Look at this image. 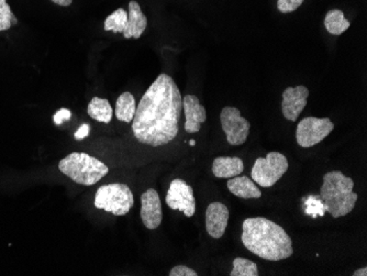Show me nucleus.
<instances>
[{
  "label": "nucleus",
  "mask_w": 367,
  "mask_h": 276,
  "mask_svg": "<svg viewBox=\"0 0 367 276\" xmlns=\"http://www.w3.org/2000/svg\"><path fill=\"white\" fill-rule=\"evenodd\" d=\"M166 204L173 211H179L185 216H194L196 211V200L192 186L181 179L172 181L168 194H166Z\"/></svg>",
  "instance_id": "9"
},
{
  "label": "nucleus",
  "mask_w": 367,
  "mask_h": 276,
  "mask_svg": "<svg viewBox=\"0 0 367 276\" xmlns=\"http://www.w3.org/2000/svg\"><path fill=\"white\" fill-rule=\"evenodd\" d=\"M288 168L286 156L273 151L268 153L266 158L256 159L251 171V177L260 186L270 187L282 179Z\"/></svg>",
  "instance_id": "6"
},
{
  "label": "nucleus",
  "mask_w": 367,
  "mask_h": 276,
  "mask_svg": "<svg viewBox=\"0 0 367 276\" xmlns=\"http://www.w3.org/2000/svg\"><path fill=\"white\" fill-rule=\"evenodd\" d=\"M242 242L250 252L268 261H282L294 253L291 237L279 225L264 217L247 218L242 225Z\"/></svg>",
  "instance_id": "2"
},
{
  "label": "nucleus",
  "mask_w": 367,
  "mask_h": 276,
  "mask_svg": "<svg viewBox=\"0 0 367 276\" xmlns=\"http://www.w3.org/2000/svg\"><path fill=\"white\" fill-rule=\"evenodd\" d=\"M137 111L136 99L131 92H124L119 96L115 104V117L122 122L130 124L133 120L134 115Z\"/></svg>",
  "instance_id": "18"
},
{
  "label": "nucleus",
  "mask_w": 367,
  "mask_h": 276,
  "mask_svg": "<svg viewBox=\"0 0 367 276\" xmlns=\"http://www.w3.org/2000/svg\"><path fill=\"white\" fill-rule=\"evenodd\" d=\"M231 276H257L259 270L257 266L252 261L244 258H236L234 260V268Z\"/></svg>",
  "instance_id": "21"
},
{
  "label": "nucleus",
  "mask_w": 367,
  "mask_h": 276,
  "mask_svg": "<svg viewBox=\"0 0 367 276\" xmlns=\"http://www.w3.org/2000/svg\"><path fill=\"white\" fill-rule=\"evenodd\" d=\"M51 1L56 3V5L62 6V7H67V6L71 5L73 0H51Z\"/></svg>",
  "instance_id": "27"
},
{
  "label": "nucleus",
  "mask_w": 367,
  "mask_h": 276,
  "mask_svg": "<svg viewBox=\"0 0 367 276\" xmlns=\"http://www.w3.org/2000/svg\"><path fill=\"white\" fill-rule=\"evenodd\" d=\"M60 171L77 184L92 186L109 173V168L84 152H73L58 163Z\"/></svg>",
  "instance_id": "4"
},
{
  "label": "nucleus",
  "mask_w": 367,
  "mask_h": 276,
  "mask_svg": "<svg viewBox=\"0 0 367 276\" xmlns=\"http://www.w3.org/2000/svg\"><path fill=\"white\" fill-rule=\"evenodd\" d=\"M141 219L149 230H155L162 224V204L158 193L153 188L141 195Z\"/></svg>",
  "instance_id": "11"
},
{
  "label": "nucleus",
  "mask_w": 367,
  "mask_h": 276,
  "mask_svg": "<svg viewBox=\"0 0 367 276\" xmlns=\"http://www.w3.org/2000/svg\"><path fill=\"white\" fill-rule=\"evenodd\" d=\"M90 126L88 124H84L83 126L79 127V129L77 130L76 133L74 136L75 140L77 141H81V140H84L85 138L90 136Z\"/></svg>",
  "instance_id": "26"
},
{
  "label": "nucleus",
  "mask_w": 367,
  "mask_h": 276,
  "mask_svg": "<svg viewBox=\"0 0 367 276\" xmlns=\"http://www.w3.org/2000/svg\"><path fill=\"white\" fill-rule=\"evenodd\" d=\"M353 179L345 177L342 172H329L323 177L320 197L325 204V211L333 218L346 216L354 209L359 196L353 192Z\"/></svg>",
  "instance_id": "3"
},
{
  "label": "nucleus",
  "mask_w": 367,
  "mask_h": 276,
  "mask_svg": "<svg viewBox=\"0 0 367 276\" xmlns=\"http://www.w3.org/2000/svg\"><path fill=\"white\" fill-rule=\"evenodd\" d=\"M72 117L71 111L66 108L60 109V111H56V115L53 117V121L56 126H60V124H63L65 121L70 120Z\"/></svg>",
  "instance_id": "25"
},
{
  "label": "nucleus",
  "mask_w": 367,
  "mask_h": 276,
  "mask_svg": "<svg viewBox=\"0 0 367 276\" xmlns=\"http://www.w3.org/2000/svg\"><path fill=\"white\" fill-rule=\"evenodd\" d=\"M196 145V141H195V140H192V141H190V145Z\"/></svg>",
  "instance_id": "29"
},
{
  "label": "nucleus",
  "mask_w": 367,
  "mask_h": 276,
  "mask_svg": "<svg viewBox=\"0 0 367 276\" xmlns=\"http://www.w3.org/2000/svg\"><path fill=\"white\" fill-rule=\"evenodd\" d=\"M350 22L344 17L343 11L339 9H333L325 15V26L327 31L333 35H341L342 33L349 29Z\"/></svg>",
  "instance_id": "19"
},
{
  "label": "nucleus",
  "mask_w": 367,
  "mask_h": 276,
  "mask_svg": "<svg viewBox=\"0 0 367 276\" xmlns=\"http://www.w3.org/2000/svg\"><path fill=\"white\" fill-rule=\"evenodd\" d=\"M229 213L228 207L223 204L211 203L206 211V229L208 234L213 239H220L228 226Z\"/></svg>",
  "instance_id": "12"
},
{
  "label": "nucleus",
  "mask_w": 367,
  "mask_h": 276,
  "mask_svg": "<svg viewBox=\"0 0 367 276\" xmlns=\"http://www.w3.org/2000/svg\"><path fill=\"white\" fill-rule=\"evenodd\" d=\"M353 276H367V268H359L354 273L352 274Z\"/></svg>",
  "instance_id": "28"
},
{
  "label": "nucleus",
  "mask_w": 367,
  "mask_h": 276,
  "mask_svg": "<svg viewBox=\"0 0 367 276\" xmlns=\"http://www.w3.org/2000/svg\"><path fill=\"white\" fill-rule=\"evenodd\" d=\"M220 121L229 145L238 147L247 141L251 124L241 116L239 109L236 107H225L220 113Z\"/></svg>",
  "instance_id": "8"
},
{
  "label": "nucleus",
  "mask_w": 367,
  "mask_h": 276,
  "mask_svg": "<svg viewBox=\"0 0 367 276\" xmlns=\"http://www.w3.org/2000/svg\"><path fill=\"white\" fill-rule=\"evenodd\" d=\"M309 90L307 87L298 85L296 87H288L283 92L282 111L287 120L296 121L299 115L307 106Z\"/></svg>",
  "instance_id": "10"
},
{
  "label": "nucleus",
  "mask_w": 367,
  "mask_h": 276,
  "mask_svg": "<svg viewBox=\"0 0 367 276\" xmlns=\"http://www.w3.org/2000/svg\"><path fill=\"white\" fill-rule=\"evenodd\" d=\"M243 161L238 156H219L213 164V173L218 179H232L243 172Z\"/></svg>",
  "instance_id": "15"
},
{
  "label": "nucleus",
  "mask_w": 367,
  "mask_h": 276,
  "mask_svg": "<svg viewBox=\"0 0 367 276\" xmlns=\"http://www.w3.org/2000/svg\"><path fill=\"white\" fill-rule=\"evenodd\" d=\"M127 24H128V13L124 9L119 8L106 18L104 29L115 33H124Z\"/></svg>",
  "instance_id": "20"
},
{
  "label": "nucleus",
  "mask_w": 367,
  "mask_h": 276,
  "mask_svg": "<svg viewBox=\"0 0 367 276\" xmlns=\"http://www.w3.org/2000/svg\"><path fill=\"white\" fill-rule=\"evenodd\" d=\"M87 113L90 118L98 122L109 124L113 119V107L107 99L94 97L87 107Z\"/></svg>",
  "instance_id": "17"
},
{
  "label": "nucleus",
  "mask_w": 367,
  "mask_h": 276,
  "mask_svg": "<svg viewBox=\"0 0 367 276\" xmlns=\"http://www.w3.org/2000/svg\"><path fill=\"white\" fill-rule=\"evenodd\" d=\"M128 24L124 32V39H139L147 26V18L139 3L131 0L128 6Z\"/></svg>",
  "instance_id": "14"
},
{
  "label": "nucleus",
  "mask_w": 367,
  "mask_h": 276,
  "mask_svg": "<svg viewBox=\"0 0 367 276\" xmlns=\"http://www.w3.org/2000/svg\"><path fill=\"white\" fill-rule=\"evenodd\" d=\"M18 24L16 17L13 16L10 6L7 0H0V32L10 29L13 24Z\"/></svg>",
  "instance_id": "22"
},
{
  "label": "nucleus",
  "mask_w": 367,
  "mask_h": 276,
  "mask_svg": "<svg viewBox=\"0 0 367 276\" xmlns=\"http://www.w3.org/2000/svg\"><path fill=\"white\" fill-rule=\"evenodd\" d=\"M183 109L179 88L168 74H161L140 100L132 131L141 145L158 147L168 145L179 134Z\"/></svg>",
  "instance_id": "1"
},
{
  "label": "nucleus",
  "mask_w": 367,
  "mask_h": 276,
  "mask_svg": "<svg viewBox=\"0 0 367 276\" xmlns=\"http://www.w3.org/2000/svg\"><path fill=\"white\" fill-rule=\"evenodd\" d=\"M95 207L115 216H124L134 205V197L128 185L113 183L103 185L95 195Z\"/></svg>",
  "instance_id": "5"
},
{
  "label": "nucleus",
  "mask_w": 367,
  "mask_h": 276,
  "mask_svg": "<svg viewBox=\"0 0 367 276\" xmlns=\"http://www.w3.org/2000/svg\"><path fill=\"white\" fill-rule=\"evenodd\" d=\"M304 3V0H278L277 8L282 13H293Z\"/></svg>",
  "instance_id": "23"
},
{
  "label": "nucleus",
  "mask_w": 367,
  "mask_h": 276,
  "mask_svg": "<svg viewBox=\"0 0 367 276\" xmlns=\"http://www.w3.org/2000/svg\"><path fill=\"white\" fill-rule=\"evenodd\" d=\"M333 129L334 124L329 118L307 117L302 119L297 127V143L300 147L308 149L323 143Z\"/></svg>",
  "instance_id": "7"
},
{
  "label": "nucleus",
  "mask_w": 367,
  "mask_h": 276,
  "mask_svg": "<svg viewBox=\"0 0 367 276\" xmlns=\"http://www.w3.org/2000/svg\"><path fill=\"white\" fill-rule=\"evenodd\" d=\"M229 190H230L236 197L250 200V198H260L262 196V192L260 188L255 185L254 181L247 177H234L229 179Z\"/></svg>",
  "instance_id": "16"
},
{
  "label": "nucleus",
  "mask_w": 367,
  "mask_h": 276,
  "mask_svg": "<svg viewBox=\"0 0 367 276\" xmlns=\"http://www.w3.org/2000/svg\"><path fill=\"white\" fill-rule=\"evenodd\" d=\"M170 276H197L196 271L186 266H177L170 271Z\"/></svg>",
  "instance_id": "24"
},
{
  "label": "nucleus",
  "mask_w": 367,
  "mask_h": 276,
  "mask_svg": "<svg viewBox=\"0 0 367 276\" xmlns=\"http://www.w3.org/2000/svg\"><path fill=\"white\" fill-rule=\"evenodd\" d=\"M183 109L186 117L185 131L197 133L200 131L202 124L207 120L205 107L200 105L199 99L195 95H186L183 98Z\"/></svg>",
  "instance_id": "13"
}]
</instances>
